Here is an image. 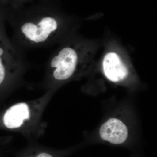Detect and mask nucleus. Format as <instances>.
<instances>
[{
  "label": "nucleus",
  "mask_w": 157,
  "mask_h": 157,
  "mask_svg": "<svg viewBox=\"0 0 157 157\" xmlns=\"http://www.w3.org/2000/svg\"><path fill=\"white\" fill-rule=\"evenodd\" d=\"M100 135L103 140L113 144H122L128 138V129L120 120L111 118L103 124L100 130Z\"/></svg>",
  "instance_id": "obj_4"
},
{
  "label": "nucleus",
  "mask_w": 157,
  "mask_h": 157,
  "mask_svg": "<svg viewBox=\"0 0 157 157\" xmlns=\"http://www.w3.org/2000/svg\"><path fill=\"white\" fill-rule=\"evenodd\" d=\"M103 70L108 79L117 82L124 79L128 75V69L116 53L109 52L104 57Z\"/></svg>",
  "instance_id": "obj_5"
},
{
  "label": "nucleus",
  "mask_w": 157,
  "mask_h": 157,
  "mask_svg": "<svg viewBox=\"0 0 157 157\" xmlns=\"http://www.w3.org/2000/svg\"><path fill=\"white\" fill-rule=\"evenodd\" d=\"M29 109L25 103L15 104L6 111L4 116V123L8 128H19L23 121L30 117Z\"/></svg>",
  "instance_id": "obj_6"
},
{
  "label": "nucleus",
  "mask_w": 157,
  "mask_h": 157,
  "mask_svg": "<svg viewBox=\"0 0 157 157\" xmlns=\"http://www.w3.org/2000/svg\"><path fill=\"white\" fill-rule=\"evenodd\" d=\"M0 9V86L9 72L14 73L26 63L25 52L14 45L6 33L5 17Z\"/></svg>",
  "instance_id": "obj_2"
},
{
  "label": "nucleus",
  "mask_w": 157,
  "mask_h": 157,
  "mask_svg": "<svg viewBox=\"0 0 157 157\" xmlns=\"http://www.w3.org/2000/svg\"><path fill=\"white\" fill-rule=\"evenodd\" d=\"M76 48L66 45L56 52L48 59V66L56 80H67L76 71L79 59Z\"/></svg>",
  "instance_id": "obj_3"
},
{
  "label": "nucleus",
  "mask_w": 157,
  "mask_h": 157,
  "mask_svg": "<svg viewBox=\"0 0 157 157\" xmlns=\"http://www.w3.org/2000/svg\"><path fill=\"white\" fill-rule=\"evenodd\" d=\"M37 157H52V156L46 153H42L38 155Z\"/></svg>",
  "instance_id": "obj_7"
},
{
  "label": "nucleus",
  "mask_w": 157,
  "mask_h": 157,
  "mask_svg": "<svg viewBox=\"0 0 157 157\" xmlns=\"http://www.w3.org/2000/svg\"><path fill=\"white\" fill-rule=\"evenodd\" d=\"M4 15L13 29L11 41L23 52L34 48L50 47L57 42L61 36V18L50 10Z\"/></svg>",
  "instance_id": "obj_1"
}]
</instances>
